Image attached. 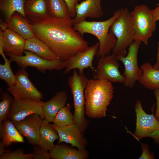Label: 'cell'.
<instances>
[{"label": "cell", "mask_w": 159, "mask_h": 159, "mask_svg": "<svg viewBox=\"0 0 159 159\" xmlns=\"http://www.w3.org/2000/svg\"><path fill=\"white\" fill-rule=\"evenodd\" d=\"M35 37L46 44L59 59L66 62L86 49L88 43L69 23L50 16L29 21Z\"/></svg>", "instance_id": "1"}, {"label": "cell", "mask_w": 159, "mask_h": 159, "mask_svg": "<svg viewBox=\"0 0 159 159\" xmlns=\"http://www.w3.org/2000/svg\"><path fill=\"white\" fill-rule=\"evenodd\" d=\"M111 82L102 80H89L85 89V113L91 118L105 117L107 108L113 97Z\"/></svg>", "instance_id": "2"}, {"label": "cell", "mask_w": 159, "mask_h": 159, "mask_svg": "<svg viewBox=\"0 0 159 159\" xmlns=\"http://www.w3.org/2000/svg\"><path fill=\"white\" fill-rule=\"evenodd\" d=\"M121 9L115 11L110 18L102 21L86 20L73 25L74 29L82 37L86 33L96 37L100 45L96 55L97 58L110 54L117 43L114 35L110 31V28L121 13Z\"/></svg>", "instance_id": "3"}, {"label": "cell", "mask_w": 159, "mask_h": 159, "mask_svg": "<svg viewBox=\"0 0 159 159\" xmlns=\"http://www.w3.org/2000/svg\"><path fill=\"white\" fill-rule=\"evenodd\" d=\"M120 16L111 25L110 31L115 36L117 43L112 51L118 58L126 55V49L134 42V31L131 12L126 7L121 9Z\"/></svg>", "instance_id": "4"}, {"label": "cell", "mask_w": 159, "mask_h": 159, "mask_svg": "<svg viewBox=\"0 0 159 159\" xmlns=\"http://www.w3.org/2000/svg\"><path fill=\"white\" fill-rule=\"evenodd\" d=\"M72 75L67 80L68 85L72 95L74 108L73 123L83 131L85 126L84 113V92L89 80L84 73L78 72L74 69Z\"/></svg>", "instance_id": "5"}, {"label": "cell", "mask_w": 159, "mask_h": 159, "mask_svg": "<svg viewBox=\"0 0 159 159\" xmlns=\"http://www.w3.org/2000/svg\"><path fill=\"white\" fill-rule=\"evenodd\" d=\"M134 31V40L148 44L156 28V22L154 19L152 10L146 5H137L131 12Z\"/></svg>", "instance_id": "6"}, {"label": "cell", "mask_w": 159, "mask_h": 159, "mask_svg": "<svg viewBox=\"0 0 159 159\" xmlns=\"http://www.w3.org/2000/svg\"><path fill=\"white\" fill-rule=\"evenodd\" d=\"M135 110L136 117V127L134 137L138 140L145 137H150L159 143V121L154 113L146 114L143 109L141 101L135 103Z\"/></svg>", "instance_id": "7"}, {"label": "cell", "mask_w": 159, "mask_h": 159, "mask_svg": "<svg viewBox=\"0 0 159 159\" xmlns=\"http://www.w3.org/2000/svg\"><path fill=\"white\" fill-rule=\"evenodd\" d=\"M24 53L25 55L21 56L8 53L5 54L9 56V59L12 62H15L20 68L32 67L44 73L47 70H61L65 68L67 64V62H63L59 59L50 60L44 59L29 51H24Z\"/></svg>", "instance_id": "8"}, {"label": "cell", "mask_w": 159, "mask_h": 159, "mask_svg": "<svg viewBox=\"0 0 159 159\" xmlns=\"http://www.w3.org/2000/svg\"><path fill=\"white\" fill-rule=\"evenodd\" d=\"M16 82L7 90L15 99L29 100L40 101L43 95L31 81L28 74L25 69L20 68L15 74Z\"/></svg>", "instance_id": "9"}, {"label": "cell", "mask_w": 159, "mask_h": 159, "mask_svg": "<svg viewBox=\"0 0 159 159\" xmlns=\"http://www.w3.org/2000/svg\"><path fill=\"white\" fill-rule=\"evenodd\" d=\"M141 42L139 41L134 40L129 47L127 54L118 58L125 67L122 74L123 84L126 87H132L135 82L139 80L142 75V70L139 68L138 63V52Z\"/></svg>", "instance_id": "10"}, {"label": "cell", "mask_w": 159, "mask_h": 159, "mask_svg": "<svg viewBox=\"0 0 159 159\" xmlns=\"http://www.w3.org/2000/svg\"><path fill=\"white\" fill-rule=\"evenodd\" d=\"M98 58L97 67L94 70L93 79L123 83L124 77L119 71L118 57L112 54Z\"/></svg>", "instance_id": "11"}, {"label": "cell", "mask_w": 159, "mask_h": 159, "mask_svg": "<svg viewBox=\"0 0 159 159\" xmlns=\"http://www.w3.org/2000/svg\"><path fill=\"white\" fill-rule=\"evenodd\" d=\"M43 102L29 100H14L8 119L12 122L21 121L33 114L44 119L42 108Z\"/></svg>", "instance_id": "12"}, {"label": "cell", "mask_w": 159, "mask_h": 159, "mask_svg": "<svg viewBox=\"0 0 159 159\" xmlns=\"http://www.w3.org/2000/svg\"><path fill=\"white\" fill-rule=\"evenodd\" d=\"M43 119L38 114H33L21 121L12 122L28 143L35 145L38 144L39 141L40 130Z\"/></svg>", "instance_id": "13"}, {"label": "cell", "mask_w": 159, "mask_h": 159, "mask_svg": "<svg viewBox=\"0 0 159 159\" xmlns=\"http://www.w3.org/2000/svg\"><path fill=\"white\" fill-rule=\"evenodd\" d=\"M99 45V42H97L92 46L89 47L85 50L72 57L67 61L63 74H67L71 70L74 69H77L79 72L84 73L85 69L89 67L93 74L95 68L93 65L92 62Z\"/></svg>", "instance_id": "14"}, {"label": "cell", "mask_w": 159, "mask_h": 159, "mask_svg": "<svg viewBox=\"0 0 159 159\" xmlns=\"http://www.w3.org/2000/svg\"><path fill=\"white\" fill-rule=\"evenodd\" d=\"M57 131L59 136L58 144L64 142L69 144L79 150L84 149L87 144L82 131L79 127L73 124L63 127H59L54 124H51Z\"/></svg>", "instance_id": "15"}, {"label": "cell", "mask_w": 159, "mask_h": 159, "mask_svg": "<svg viewBox=\"0 0 159 159\" xmlns=\"http://www.w3.org/2000/svg\"><path fill=\"white\" fill-rule=\"evenodd\" d=\"M76 15L72 18L73 25L85 20L87 18L97 19L104 14L101 0H85L75 6Z\"/></svg>", "instance_id": "16"}, {"label": "cell", "mask_w": 159, "mask_h": 159, "mask_svg": "<svg viewBox=\"0 0 159 159\" xmlns=\"http://www.w3.org/2000/svg\"><path fill=\"white\" fill-rule=\"evenodd\" d=\"M0 154L9 151L5 149L12 143L24 142L23 136L16 127L13 122L7 119L0 122Z\"/></svg>", "instance_id": "17"}, {"label": "cell", "mask_w": 159, "mask_h": 159, "mask_svg": "<svg viewBox=\"0 0 159 159\" xmlns=\"http://www.w3.org/2000/svg\"><path fill=\"white\" fill-rule=\"evenodd\" d=\"M1 29L3 30L4 52L16 56H22L26 40L10 29Z\"/></svg>", "instance_id": "18"}, {"label": "cell", "mask_w": 159, "mask_h": 159, "mask_svg": "<svg viewBox=\"0 0 159 159\" xmlns=\"http://www.w3.org/2000/svg\"><path fill=\"white\" fill-rule=\"evenodd\" d=\"M0 27L11 30L25 40L35 37L29 21L17 12L12 15L8 22L1 23Z\"/></svg>", "instance_id": "19"}, {"label": "cell", "mask_w": 159, "mask_h": 159, "mask_svg": "<svg viewBox=\"0 0 159 159\" xmlns=\"http://www.w3.org/2000/svg\"><path fill=\"white\" fill-rule=\"evenodd\" d=\"M67 95L64 91L57 92L49 101L43 102L42 108L44 119L49 122H53L58 112L66 105Z\"/></svg>", "instance_id": "20"}, {"label": "cell", "mask_w": 159, "mask_h": 159, "mask_svg": "<svg viewBox=\"0 0 159 159\" xmlns=\"http://www.w3.org/2000/svg\"><path fill=\"white\" fill-rule=\"evenodd\" d=\"M49 153L53 159H85L89 155L85 149L76 150L60 143L54 145Z\"/></svg>", "instance_id": "21"}, {"label": "cell", "mask_w": 159, "mask_h": 159, "mask_svg": "<svg viewBox=\"0 0 159 159\" xmlns=\"http://www.w3.org/2000/svg\"><path fill=\"white\" fill-rule=\"evenodd\" d=\"M24 50L30 51L48 60L59 59L57 55L50 48L36 37L26 40Z\"/></svg>", "instance_id": "22"}, {"label": "cell", "mask_w": 159, "mask_h": 159, "mask_svg": "<svg viewBox=\"0 0 159 159\" xmlns=\"http://www.w3.org/2000/svg\"><path fill=\"white\" fill-rule=\"evenodd\" d=\"M24 11L28 21L50 16L47 0H26Z\"/></svg>", "instance_id": "23"}, {"label": "cell", "mask_w": 159, "mask_h": 159, "mask_svg": "<svg viewBox=\"0 0 159 159\" xmlns=\"http://www.w3.org/2000/svg\"><path fill=\"white\" fill-rule=\"evenodd\" d=\"M142 75L138 81L145 88L150 90L159 89V69L146 62L140 66Z\"/></svg>", "instance_id": "24"}, {"label": "cell", "mask_w": 159, "mask_h": 159, "mask_svg": "<svg viewBox=\"0 0 159 159\" xmlns=\"http://www.w3.org/2000/svg\"><path fill=\"white\" fill-rule=\"evenodd\" d=\"M59 139V135L56 130L50 122L43 119L40 128V140L38 145L49 151L54 146L55 141Z\"/></svg>", "instance_id": "25"}, {"label": "cell", "mask_w": 159, "mask_h": 159, "mask_svg": "<svg viewBox=\"0 0 159 159\" xmlns=\"http://www.w3.org/2000/svg\"><path fill=\"white\" fill-rule=\"evenodd\" d=\"M48 10L51 16L69 23H72L67 6L64 0H47Z\"/></svg>", "instance_id": "26"}, {"label": "cell", "mask_w": 159, "mask_h": 159, "mask_svg": "<svg viewBox=\"0 0 159 159\" xmlns=\"http://www.w3.org/2000/svg\"><path fill=\"white\" fill-rule=\"evenodd\" d=\"M26 0H0V9L5 19L6 23L10 20L15 12L19 13L27 20L24 11Z\"/></svg>", "instance_id": "27"}, {"label": "cell", "mask_w": 159, "mask_h": 159, "mask_svg": "<svg viewBox=\"0 0 159 159\" xmlns=\"http://www.w3.org/2000/svg\"><path fill=\"white\" fill-rule=\"evenodd\" d=\"M71 105L68 103L61 109L54 119L53 124L59 127H63L73 124L74 116L71 111Z\"/></svg>", "instance_id": "28"}, {"label": "cell", "mask_w": 159, "mask_h": 159, "mask_svg": "<svg viewBox=\"0 0 159 159\" xmlns=\"http://www.w3.org/2000/svg\"><path fill=\"white\" fill-rule=\"evenodd\" d=\"M0 122L6 120L11 111L14 98L12 95L3 92L0 95Z\"/></svg>", "instance_id": "29"}, {"label": "cell", "mask_w": 159, "mask_h": 159, "mask_svg": "<svg viewBox=\"0 0 159 159\" xmlns=\"http://www.w3.org/2000/svg\"><path fill=\"white\" fill-rule=\"evenodd\" d=\"M5 63L4 64H0V78L4 81L8 87L14 86L16 82L15 75L13 72L10 64L12 62L8 60L6 57L3 58Z\"/></svg>", "instance_id": "30"}, {"label": "cell", "mask_w": 159, "mask_h": 159, "mask_svg": "<svg viewBox=\"0 0 159 159\" xmlns=\"http://www.w3.org/2000/svg\"><path fill=\"white\" fill-rule=\"evenodd\" d=\"M0 159H33V154H25L23 149L19 148L0 154Z\"/></svg>", "instance_id": "31"}, {"label": "cell", "mask_w": 159, "mask_h": 159, "mask_svg": "<svg viewBox=\"0 0 159 159\" xmlns=\"http://www.w3.org/2000/svg\"><path fill=\"white\" fill-rule=\"evenodd\" d=\"M33 159H50L51 158L49 152L48 150L38 145H33Z\"/></svg>", "instance_id": "32"}, {"label": "cell", "mask_w": 159, "mask_h": 159, "mask_svg": "<svg viewBox=\"0 0 159 159\" xmlns=\"http://www.w3.org/2000/svg\"><path fill=\"white\" fill-rule=\"evenodd\" d=\"M66 4L70 17L74 18L76 15L75 6L80 0H64Z\"/></svg>", "instance_id": "33"}, {"label": "cell", "mask_w": 159, "mask_h": 159, "mask_svg": "<svg viewBox=\"0 0 159 159\" xmlns=\"http://www.w3.org/2000/svg\"><path fill=\"white\" fill-rule=\"evenodd\" d=\"M141 145L142 150V153L139 159H154V155L153 153H150L148 145L143 143H141Z\"/></svg>", "instance_id": "34"}, {"label": "cell", "mask_w": 159, "mask_h": 159, "mask_svg": "<svg viewBox=\"0 0 159 159\" xmlns=\"http://www.w3.org/2000/svg\"><path fill=\"white\" fill-rule=\"evenodd\" d=\"M154 92L156 100V107L154 115L159 121V89L154 90Z\"/></svg>", "instance_id": "35"}, {"label": "cell", "mask_w": 159, "mask_h": 159, "mask_svg": "<svg viewBox=\"0 0 159 159\" xmlns=\"http://www.w3.org/2000/svg\"><path fill=\"white\" fill-rule=\"evenodd\" d=\"M152 12L154 20L156 21L159 20V4L154 9L152 10Z\"/></svg>", "instance_id": "36"}, {"label": "cell", "mask_w": 159, "mask_h": 159, "mask_svg": "<svg viewBox=\"0 0 159 159\" xmlns=\"http://www.w3.org/2000/svg\"><path fill=\"white\" fill-rule=\"evenodd\" d=\"M153 67L156 69H159V41L158 43L157 53V61Z\"/></svg>", "instance_id": "37"}]
</instances>
